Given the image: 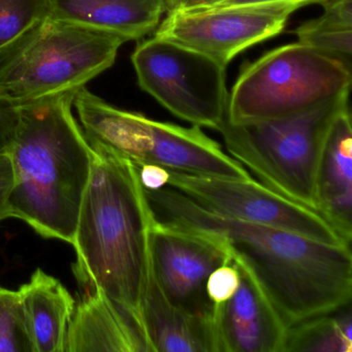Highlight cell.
Segmentation results:
<instances>
[{"label":"cell","instance_id":"cell-1","mask_svg":"<svg viewBox=\"0 0 352 352\" xmlns=\"http://www.w3.org/2000/svg\"><path fill=\"white\" fill-rule=\"evenodd\" d=\"M144 190L156 221L223 240L287 329L351 302V248L221 215L170 186Z\"/></svg>","mask_w":352,"mask_h":352},{"label":"cell","instance_id":"cell-2","mask_svg":"<svg viewBox=\"0 0 352 352\" xmlns=\"http://www.w3.org/2000/svg\"><path fill=\"white\" fill-rule=\"evenodd\" d=\"M90 144L94 166L72 244L77 253L74 273L82 292L102 290L145 331L142 305L153 215L137 166L100 144Z\"/></svg>","mask_w":352,"mask_h":352},{"label":"cell","instance_id":"cell-3","mask_svg":"<svg viewBox=\"0 0 352 352\" xmlns=\"http://www.w3.org/2000/svg\"><path fill=\"white\" fill-rule=\"evenodd\" d=\"M76 94L20 104L9 155L14 170L10 216L44 238L73 244L94 150L73 114Z\"/></svg>","mask_w":352,"mask_h":352},{"label":"cell","instance_id":"cell-4","mask_svg":"<svg viewBox=\"0 0 352 352\" xmlns=\"http://www.w3.org/2000/svg\"><path fill=\"white\" fill-rule=\"evenodd\" d=\"M124 43L49 16L0 52V92L18 104L77 94L114 65Z\"/></svg>","mask_w":352,"mask_h":352},{"label":"cell","instance_id":"cell-5","mask_svg":"<svg viewBox=\"0 0 352 352\" xmlns=\"http://www.w3.org/2000/svg\"><path fill=\"white\" fill-rule=\"evenodd\" d=\"M343 94L314 108L281 118L230 123L221 133L230 156L258 182L281 197L315 210V176L327 131L336 115L349 106Z\"/></svg>","mask_w":352,"mask_h":352},{"label":"cell","instance_id":"cell-6","mask_svg":"<svg viewBox=\"0 0 352 352\" xmlns=\"http://www.w3.org/2000/svg\"><path fill=\"white\" fill-rule=\"evenodd\" d=\"M351 69L300 43L245 65L228 96L230 123L289 116L349 94Z\"/></svg>","mask_w":352,"mask_h":352},{"label":"cell","instance_id":"cell-7","mask_svg":"<svg viewBox=\"0 0 352 352\" xmlns=\"http://www.w3.org/2000/svg\"><path fill=\"white\" fill-rule=\"evenodd\" d=\"M140 87L173 115L218 131L228 119L226 67L160 38L139 43L131 55Z\"/></svg>","mask_w":352,"mask_h":352},{"label":"cell","instance_id":"cell-8","mask_svg":"<svg viewBox=\"0 0 352 352\" xmlns=\"http://www.w3.org/2000/svg\"><path fill=\"white\" fill-rule=\"evenodd\" d=\"M168 172V186L216 213L350 248L318 212L281 197L254 179H220Z\"/></svg>","mask_w":352,"mask_h":352},{"label":"cell","instance_id":"cell-9","mask_svg":"<svg viewBox=\"0 0 352 352\" xmlns=\"http://www.w3.org/2000/svg\"><path fill=\"white\" fill-rule=\"evenodd\" d=\"M298 9L296 5H272L170 11L154 30V36L228 67L243 51L281 34Z\"/></svg>","mask_w":352,"mask_h":352},{"label":"cell","instance_id":"cell-10","mask_svg":"<svg viewBox=\"0 0 352 352\" xmlns=\"http://www.w3.org/2000/svg\"><path fill=\"white\" fill-rule=\"evenodd\" d=\"M149 254L152 274L175 307L197 316L218 315L219 309L208 298L207 281L214 270L232 261L223 240L153 218Z\"/></svg>","mask_w":352,"mask_h":352},{"label":"cell","instance_id":"cell-11","mask_svg":"<svg viewBox=\"0 0 352 352\" xmlns=\"http://www.w3.org/2000/svg\"><path fill=\"white\" fill-rule=\"evenodd\" d=\"M240 286L218 311L222 352H283L287 327L252 274L236 259Z\"/></svg>","mask_w":352,"mask_h":352},{"label":"cell","instance_id":"cell-12","mask_svg":"<svg viewBox=\"0 0 352 352\" xmlns=\"http://www.w3.org/2000/svg\"><path fill=\"white\" fill-rule=\"evenodd\" d=\"M316 211L347 245L352 241V129L349 106L329 125L315 176Z\"/></svg>","mask_w":352,"mask_h":352},{"label":"cell","instance_id":"cell-13","mask_svg":"<svg viewBox=\"0 0 352 352\" xmlns=\"http://www.w3.org/2000/svg\"><path fill=\"white\" fill-rule=\"evenodd\" d=\"M65 352H153L143 327L102 290L83 292L67 329Z\"/></svg>","mask_w":352,"mask_h":352},{"label":"cell","instance_id":"cell-14","mask_svg":"<svg viewBox=\"0 0 352 352\" xmlns=\"http://www.w3.org/2000/svg\"><path fill=\"white\" fill-rule=\"evenodd\" d=\"M153 144L143 164L220 179H250L248 170L208 137L201 127L152 120Z\"/></svg>","mask_w":352,"mask_h":352},{"label":"cell","instance_id":"cell-15","mask_svg":"<svg viewBox=\"0 0 352 352\" xmlns=\"http://www.w3.org/2000/svg\"><path fill=\"white\" fill-rule=\"evenodd\" d=\"M142 316L153 352H222L218 315L197 316L175 307L156 282L151 267Z\"/></svg>","mask_w":352,"mask_h":352},{"label":"cell","instance_id":"cell-16","mask_svg":"<svg viewBox=\"0 0 352 352\" xmlns=\"http://www.w3.org/2000/svg\"><path fill=\"white\" fill-rule=\"evenodd\" d=\"M50 17L129 41L154 32L166 12V0H50Z\"/></svg>","mask_w":352,"mask_h":352},{"label":"cell","instance_id":"cell-17","mask_svg":"<svg viewBox=\"0 0 352 352\" xmlns=\"http://www.w3.org/2000/svg\"><path fill=\"white\" fill-rule=\"evenodd\" d=\"M20 298L36 352H65L76 302L59 280L38 269L20 287Z\"/></svg>","mask_w":352,"mask_h":352},{"label":"cell","instance_id":"cell-18","mask_svg":"<svg viewBox=\"0 0 352 352\" xmlns=\"http://www.w3.org/2000/svg\"><path fill=\"white\" fill-rule=\"evenodd\" d=\"M323 14L298 26V42L352 67V0H323Z\"/></svg>","mask_w":352,"mask_h":352},{"label":"cell","instance_id":"cell-19","mask_svg":"<svg viewBox=\"0 0 352 352\" xmlns=\"http://www.w3.org/2000/svg\"><path fill=\"white\" fill-rule=\"evenodd\" d=\"M350 304L300 321L287 329L283 352H351Z\"/></svg>","mask_w":352,"mask_h":352},{"label":"cell","instance_id":"cell-20","mask_svg":"<svg viewBox=\"0 0 352 352\" xmlns=\"http://www.w3.org/2000/svg\"><path fill=\"white\" fill-rule=\"evenodd\" d=\"M50 0H0V52L50 16Z\"/></svg>","mask_w":352,"mask_h":352},{"label":"cell","instance_id":"cell-21","mask_svg":"<svg viewBox=\"0 0 352 352\" xmlns=\"http://www.w3.org/2000/svg\"><path fill=\"white\" fill-rule=\"evenodd\" d=\"M0 352H36L19 292L1 286Z\"/></svg>","mask_w":352,"mask_h":352},{"label":"cell","instance_id":"cell-22","mask_svg":"<svg viewBox=\"0 0 352 352\" xmlns=\"http://www.w3.org/2000/svg\"><path fill=\"white\" fill-rule=\"evenodd\" d=\"M241 275L234 261L223 263L208 278L207 294L216 309H220L234 296L240 286Z\"/></svg>","mask_w":352,"mask_h":352},{"label":"cell","instance_id":"cell-23","mask_svg":"<svg viewBox=\"0 0 352 352\" xmlns=\"http://www.w3.org/2000/svg\"><path fill=\"white\" fill-rule=\"evenodd\" d=\"M20 104L0 92V154H9L17 133Z\"/></svg>","mask_w":352,"mask_h":352},{"label":"cell","instance_id":"cell-24","mask_svg":"<svg viewBox=\"0 0 352 352\" xmlns=\"http://www.w3.org/2000/svg\"><path fill=\"white\" fill-rule=\"evenodd\" d=\"M14 188V170L9 154H0V221L10 216V197Z\"/></svg>","mask_w":352,"mask_h":352},{"label":"cell","instance_id":"cell-25","mask_svg":"<svg viewBox=\"0 0 352 352\" xmlns=\"http://www.w3.org/2000/svg\"><path fill=\"white\" fill-rule=\"evenodd\" d=\"M142 186L146 190L154 191L168 186L170 172L164 166L154 164H135Z\"/></svg>","mask_w":352,"mask_h":352},{"label":"cell","instance_id":"cell-26","mask_svg":"<svg viewBox=\"0 0 352 352\" xmlns=\"http://www.w3.org/2000/svg\"><path fill=\"white\" fill-rule=\"evenodd\" d=\"M323 0H226L215 7H238V6H272L296 5L300 8L317 3L320 5ZM213 8V7H212Z\"/></svg>","mask_w":352,"mask_h":352},{"label":"cell","instance_id":"cell-27","mask_svg":"<svg viewBox=\"0 0 352 352\" xmlns=\"http://www.w3.org/2000/svg\"><path fill=\"white\" fill-rule=\"evenodd\" d=\"M226 0H178L170 11H188V10L206 9L215 7Z\"/></svg>","mask_w":352,"mask_h":352},{"label":"cell","instance_id":"cell-28","mask_svg":"<svg viewBox=\"0 0 352 352\" xmlns=\"http://www.w3.org/2000/svg\"><path fill=\"white\" fill-rule=\"evenodd\" d=\"M177 1H178V0H166V13H168V12H170V10H172L173 8H174L175 6H176Z\"/></svg>","mask_w":352,"mask_h":352}]
</instances>
